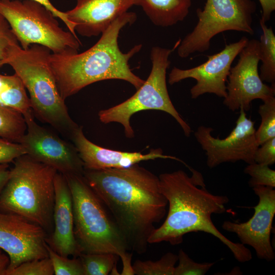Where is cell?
<instances>
[{
	"label": "cell",
	"mask_w": 275,
	"mask_h": 275,
	"mask_svg": "<svg viewBox=\"0 0 275 275\" xmlns=\"http://www.w3.org/2000/svg\"><path fill=\"white\" fill-rule=\"evenodd\" d=\"M83 176L114 218L129 251L145 253L168 205L158 177L138 163L123 169H85Z\"/></svg>",
	"instance_id": "6da1fadb"
},
{
	"label": "cell",
	"mask_w": 275,
	"mask_h": 275,
	"mask_svg": "<svg viewBox=\"0 0 275 275\" xmlns=\"http://www.w3.org/2000/svg\"><path fill=\"white\" fill-rule=\"evenodd\" d=\"M189 177L182 170L160 174L159 188L168 201L169 209L163 224L155 228L148 239L149 244L168 242L181 243L183 236L190 232H204L212 235L226 245L239 262L252 259L251 252L241 243L226 237L214 226L212 214L226 212L229 202L226 196L215 195L208 191L202 174L190 169Z\"/></svg>",
	"instance_id": "7a4b0ae2"
},
{
	"label": "cell",
	"mask_w": 275,
	"mask_h": 275,
	"mask_svg": "<svg viewBox=\"0 0 275 275\" xmlns=\"http://www.w3.org/2000/svg\"><path fill=\"white\" fill-rule=\"evenodd\" d=\"M135 13L126 12L114 20L103 32L99 40L89 49L78 53L68 49L51 53L50 63L58 88L64 100L86 86L107 79H120L131 84L136 90L145 80L134 74L129 60L142 47L134 46L127 53L118 45L119 33L124 26L136 20Z\"/></svg>",
	"instance_id": "3957f363"
},
{
	"label": "cell",
	"mask_w": 275,
	"mask_h": 275,
	"mask_svg": "<svg viewBox=\"0 0 275 275\" xmlns=\"http://www.w3.org/2000/svg\"><path fill=\"white\" fill-rule=\"evenodd\" d=\"M50 50L32 44L13 46L6 59L29 92L33 113L69 139L79 126L69 114L50 63Z\"/></svg>",
	"instance_id": "277c9868"
},
{
	"label": "cell",
	"mask_w": 275,
	"mask_h": 275,
	"mask_svg": "<svg viewBox=\"0 0 275 275\" xmlns=\"http://www.w3.org/2000/svg\"><path fill=\"white\" fill-rule=\"evenodd\" d=\"M72 199L74 233L81 253H113L121 258V274H134L132 253L108 210L83 175H64Z\"/></svg>",
	"instance_id": "5b68a950"
},
{
	"label": "cell",
	"mask_w": 275,
	"mask_h": 275,
	"mask_svg": "<svg viewBox=\"0 0 275 275\" xmlns=\"http://www.w3.org/2000/svg\"><path fill=\"white\" fill-rule=\"evenodd\" d=\"M57 172L27 154L15 159L0 194V211L19 215L50 231Z\"/></svg>",
	"instance_id": "8992f818"
},
{
	"label": "cell",
	"mask_w": 275,
	"mask_h": 275,
	"mask_svg": "<svg viewBox=\"0 0 275 275\" xmlns=\"http://www.w3.org/2000/svg\"><path fill=\"white\" fill-rule=\"evenodd\" d=\"M180 41L172 49L159 46L152 48L150 53L152 69L148 78L129 98L114 106L100 111L98 116L101 122L122 124L125 136L132 138L134 132L130 123L131 116L140 111L158 110L172 116L181 126L184 134L187 137L190 135L192 130L173 105L166 81L167 70L170 65L169 57L177 48Z\"/></svg>",
	"instance_id": "52a82bcc"
},
{
	"label": "cell",
	"mask_w": 275,
	"mask_h": 275,
	"mask_svg": "<svg viewBox=\"0 0 275 275\" xmlns=\"http://www.w3.org/2000/svg\"><path fill=\"white\" fill-rule=\"evenodd\" d=\"M0 14L23 49L36 44L58 53L70 49L78 50L81 44L77 36L60 26L50 11L34 1L0 0Z\"/></svg>",
	"instance_id": "ba28073f"
},
{
	"label": "cell",
	"mask_w": 275,
	"mask_h": 275,
	"mask_svg": "<svg viewBox=\"0 0 275 275\" xmlns=\"http://www.w3.org/2000/svg\"><path fill=\"white\" fill-rule=\"evenodd\" d=\"M256 3L252 0H206L204 8H198V22L177 47L180 58L208 50L212 38L221 33L235 31L254 34L253 15Z\"/></svg>",
	"instance_id": "9c48e42d"
},
{
	"label": "cell",
	"mask_w": 275,
	"mask_h": 275,
	"mask_svg": "<svg viewBox=\"0 0 275 275\" xmlns=\"http://www.w3.org/2000/svg\"><path fill=\"white\" fill-rule=\"evenodd\" d=\"M238 56L237 64L230 70L223 103L232 111L242 109L247 112L253 100L263 101L274 97L275 87L264 84L260 77L258 40H249Z\"/></svg>",
	"instance_id": "30bf717a"
},
{
	"label": "cell",
	"mask_w": 275,
	"mask_h": 275,
	"mask_svg": "<svg viewBox=\"0 0 275 275\" xmlns=\"http://www.w3.org/2000/svg\"><path fill=\"white\" fill-rule=\"evenodd\" d=\"M255 122L240 109L236 125L224 139L213 136V129L200 126L195 136L207 156L206 163L213 168L224 162L241 160L248 164L254 162V154L259 146L256 138Z\"/></svg>",
	"instance_id": "8fae6325"
},
{
	"label": "cell",
	"mask_w": 275,
	"mask_h": 275,
	"mask_svg": "<svg viewBox=\"0 0 275 275\" xmlns=\"http://www.w3.org/2000/svg\"><path fill=\"white\" fill-rule=\"evenodd\" d=\"M23 117L26 130L19 143L28 155L64 175H83L84 164L73 143L65 141L38 124L33 112Z\"/></svg>",
	"instance_id": "7c38bea8"
},
{
	"label": "cell",
	"mask_w": 275,
	"mask_h": 275,
	"mask_svg": "<svg viewBox=\"0 0 275 275\" xmlns=\"http://www.w3.org/2000/svg\"><path fill=\"white\" fill-rule=\"evenodd\" d=\"M249 40L243 36L238 41L226 45L219 52L208 56V60L198 66L187 69L173 67L169 74V84L173 85L187 78H193L196 84L190 90L193 99L206 93L225 98L232 64Z\"/></svg>",
	"instance_id": "4fadbf2b"
},
{
	"label": "cell",
	"mask_w": 275,
	"mask_h": 275,
	"mask_svg": "<svg viewBox=\"0 0 275 275\" xmlns=\"http://www.w3.org/2000/svg\"><path fill=\"white\" fill-rule=\"evenodd\" d=\"M46 231L14 214L0 211V248L10 258L6 273L23 262L48 257Z\"/></svg>",
	"instance_id": "5bb4252c"
},
{
	"label": "cell",
	"mask_w": 275,
	"mask_h": 275,
	"mask_svg": "<svg viewBox=\"0 0 275 275\" xmlns=\"http://www.w3.org/2000/svg\"><path fill=\"white\" fill-rule=\"evenodd\" d=\"M274 188L259 186L253 188L259 198L258 204L254 207L253 216L244 223L225 221L224 230L235 233L241 243L252 246L258 258L271 261L274 253L270 242V233L275 214V190Z\"/></svg>",
	"instance_id": "9a60e30c"
},
{
	"label": "cell",
	"mask_w": 275,
	"mask_h": 275,
	"mask_svg": "<svg viewBox=\"0 0 275 275\" xmlns=\"http://www.w3.org/2000/svg\"><path fill=\"white\" fill-rule=\"evenodd\" d=\"M70 140L78 151L85 169L127 168L142 161L157 158L171 159L185 163L175 156L164 155L161 149H151L149 153L143 154L103 148L89 141L84 134L81 126L74 131Z\"/></svg>",
	"instance_id": "2e32d148"
},
{
	"label": "cell",
	"mask_w": 275,
	"mask_h": 275,
	"mask_svg": "<svg viewBox=\"0 0 275 275\" xmlns=\"http://www.w3.org/2000/svg\"><path fill=\"white\" fill-rule=\"evenodd\" d=\"M54 203L53 231L47 244L61 256L77 257L80 254L74 233V218L71 191L65 176L57 172L54 181Z\"/></svg>",
	"instance_id": "e0dca14e"
},
{
	"label": "cell",
	"mask_w": 275,
	"mask_h": 275,
	"mask_svg": "<svg viewBox=\"0 0 275 275\" xmlns=\"http://www.w3.org/2000/svg\"><path fill=\"white\" fill-rule=\"evenodd\" d=\"M66 13L75 32L90 37L101 34L111 23L134 5V0H76Z\"/></svg>",
	"instance_id": "ac0fdd59"
},
{
	"label": "cell",
	"mask_w": 275,
	"mask_h": 275,
	"mask_svg": "<svg viewBox=\"0 0 275 275\" xmlns=\"http://www.w3.org/2000/svg\"><path fill=\"white\" fill-rule=\"evenodd\" d=\"M191 0H134L156 26L169 27L183 21L189 13Z\"/></svg>",
	"instance_id": "d6986e66"
},
{
	"label": "cell",
	"mask_w": 275,
	"mask_h": 275,
	"mask_svg": "<svg viewBox=\"0 0 275 275\" xmlns=\"http://www.w3.org/2000/svg\"><path fill=\"white\" fill-rule=\"evenodd\" d=\"M0 104L20 112L23 116L33 112L25 88L15 73L0 74Z\"/></svg>",
	"instance_id": "ffe728a7"
},
{
	"label": "cell",
	"mask_w": 275,
	"mask_h": 275,
	"mask_svg": "<svg viewBox=\"0 0 275 275\" xmlns=\"http://www.w3.org/2000/svg\"><path fill=\"white\" fill-rule=\"evenodd\" d=\"M262 34L259 41V56L261 65L259 75L263 82L275 87V35L271 27L259 20Z\"/></svg>",
	"instance_id": "44dd1931"
},
{
	"label": "cell",
	"mask_w": 275,
	"mask_h": 275,
	"mask_svg": "<svg viewBox=\"0 0 275 275\" xmlns=\"http://www.w3.org/2000/svg\"><path fill=\"white\" fill-rule=\"evenodd\" d=\"M26 130V124L23 115L0 104V138L19 143Z\"/></svg>",
	"instance_id": "7402d4cb"
},
{
	"label": "cell",
	"mask_w": 275,
	"mask_h": 275,
	"mask_svg": "<svg viewBox=\"0 0 275 275\" xmlns=\"http://www.w3.org/2000/svg\"><path fill=\"white\" fill-rule=\"evenodd\" d=\"M84 275H107L118 273L117 263L119 257L113 253H81L79 255Z\"/></svg>",
	"instance_id": "603a6c76"
},
{
	"label": "cell",
	"mask_w": 275,
	"mask_h": 275,
	"mask_svg": "<svg viewBox=\"0 0 275 275\" xmlns=\"http://www.w3.org/2000/svg\"><path fill=\"white\" fill-rule=\"evenodd\" d=\"M177 261L178 255L168 252L155 261L138 259L132 267L136 275H174Z\"/></svg>",
	"instance_id": "cb8c5ba5"
},
{
	"label": "cell",
	"mask_w": 275,
	"mask_h": 275,
	"mask_svg": "<svg viewBox=\"0 0 275 275\" xmlns=\"http://www.w3.org/2000/svg\"><path fill=\"white\" fill-rule=\"evenodd\" d=\"M263 102L258 111L261 122L255 132L259 146L275 138V97H271Z\"/></svg>",
	"instance_id": "d4e9b609"
},
{
	"label": "cell",
	"mask_w": 275,
	"mask_h": 275,
	"mask_svg": "<svg viewBox=\"0 0 275 275\" xmlns=\"http://www.w3.org/2000/svg\"><path fill=\"white\" fill-rule=\"evenodd\" d=\"M48 257L50 259L56 275H84L81 260L79 257L63 256L53 250L47 243Z\"/></svg>",
	"instance_id": "484cf974"
},
{
	"label": "cell",
	"mask_w": 275,
	"mask_h": 275,
	"mask_svg": "<svg viewBox=\"0 0 275 275\" xmlns=\"http://www.w3.org/2000/svg\"><path fill=\"white\" fill-rule=\"evenodd\" d=\"M244 172L251 176L249 184L253 188L259 186L275 187V171L268 166L254 162L248 164Z\"/></svg>",
	"instance_id": "4316f807"
},
{
	"label": "cell",
	"mask_w": 275,
	"mask_h": 275,
	"mask_svg": "<svg viewBox=\"0 0 275 275\" xmlns=\"http://www.w3.org/2000/svg\"><path fill=\"white\" fill-rule=\"evenodd\" d=\"M53 267L48 257L28 261L19 265L5 275H52Z\"/></svg>",
	"instance_id": "83f0119b"
},
{
	"label": "cell",
	"mask_w": 275,
	"mask_h": 275,
	"mask_svg": "<svg viewBox=\"0 0 275 275\" xmlns=\"http://www.w3.org/2000/svg\"><path fill=\"white\" fill-rule=\"evenodd\" d=\"M178 264L175 266L174 275H204L214 263H197L189 258L182 250L179 251Z\"/></svg>",
	"instance_id": "f1b7e54d"
},
{
	"label": "cell",
	"mask_w": 275,
	"mask_h": 275,
	"mask_svg": "<svg viewBox=\"0 0 275 275\" xmlns=\"http://www.w3.org/2000/svg\"><path fill=\"white\" fill-rule=\"evenodd\" d=\"M19 42L6 19L0 14V60L8 58L12 48Z\"/></svg>",
	"instance_id": "f546056e"
},
{
	"label": "cell",
	"mask_w": 275,
	"mask_h": 275,
	"mask_svg": "<svg viewBox=\"0 0 275 275\" xmlns=\"http://www.w3.org/2000/svg\"><path fill=\"white\" fill-rule=\"evenodd\" d=\"M25 154L26 151L20 144L0 138V164L8 163Z\"/></svg>",
	"instance_id": "4dcf8cb0"
},
{
	"label": "cell",
	"mask_w": 275,
	"mask_h": 275,
	"mask_svg": "<svg viewBox=\"0 0 275 275\" xmlns=\"http://www.w3.org/2000/svg\"><path fill=\"white\" fill-rule=\"evenodd\" d=\"M254 162L268 166L275 163V138L258 147L254 154Z\"/></svg>",
	"instance_id": "1f68e13d"
},
{
	"label": "cell",
	"mask_w": 275,
	"mask_h": 275,
	"mask_svg": "<svg viewBox=\"0 0 275 275\" xmlns=\"http://www.w3.org/2000/svg\"><path fill=\"white\" fill-rule=\"evenodd\" d=\"M35 2H37L44 7H45L47 9H48L53 15L57 18H60L63 22L65 24L67 27L69 31H70L73 35L77 36L76 35L75 28L76 25L70 21L68 18L67 15L65 12H62L57 9L50 2L49 0H33Z\"/></svg>",
	"instance_id": "d6a6232c"
},
{
	"label": "cell",
	"mask_w": 275,
	"mask_h": 275,
	"mask_svg": "<svg viewBox=\"0 0 275 275\" xmlns=\"http://www.w3.org/2000/svg\"><path fill=\"white\" fill-rule=\"evenodd\" d=\"M262 8V16L261 19L266 22L271 17V15L275 10V0H259Z\"/></svg>",
	"instance_id": "836d02e7"
},
{
	"label": "cell",
	"mask_w": 275,
	"mask_h": 275,
	"mask_svg": "<svg viewBox=\"0 0 275 275\" xmlns=\"http://www.w3.org/2000/svg\"><path fill=\"white\" fill-rule=\"evenodd\" d=\"M10 171L8 163L0 164V194L8 181Z\"/></svg>",
	"instance_id": "e575fe53"
},
{
	"label": "cell",
	"mask_w": 275,
	"mask_h": 275,
	"mask_svg": "<svg viewBox=\"0 0 275 275\" xmlns=\"http://www.w3.org/2000/svg\"><path fill=\"white\" fill-rule=\"evenodd\" d=\"M10 263L8 255L0 248V275H4Z\"/></svg>",
	"instance_id": "d590c367"
},
{
	"label": "cell",
	"mask_w": 275,
	"mask_h": 275,
	"mask_svg": "<svg viewBox=\"0 0 275 275\" xmlns=\"http://www.w3.org/2000/svg\"><path fill=\"white\" fill-rule=\"evenodd\" d=\"M6 64V62L5 60H0V67Z\"/></svg>",
	"instance_id": "8d00e7d4"
}]
</instances>
